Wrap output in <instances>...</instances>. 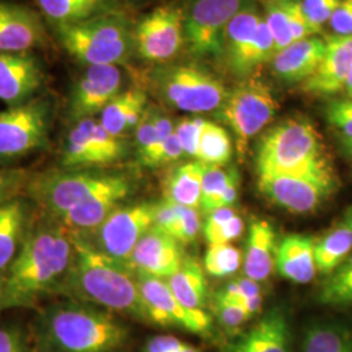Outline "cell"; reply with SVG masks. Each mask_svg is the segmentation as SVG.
I'll use <instances>...</instances> for the list:
<instances>
[{
  "mask_svg": "<svg viewBox=\"0 0 352 352\" xmlns=\"http://www.w3.org/2000/svg\"><path fill=\"white\" fill-rule=\"evenodd\" d=\"M54 30L63 50L87 67L126 63L135 51V29L118 13H102Z\"/></svg>",
  "mask_w": 352,
  "mask_h": 352,
  "instance_id": "obj_5",
  "label": "cell"
},
{
  "mask_svg": "<svg viewBox=\"0 0 352 352\" xmlns=\"http://www.w3.org/2000/svg\"><path fill=\"white\" fill-rule=\"evenodd\" d=\"M177 352H200L199 351V349H196V347H193V346H190V344H184L183 346V349L182 350H179Z\"/></svg>",
  "mask_w": 352,
  "mask_h": 352,
  "instance_id": "obj_58",
  "label": "cell"
},
{
  "mask_svg": "<svg viewBox=\"0 0 352 352\" xmlns=\"http://www.w3.org/2000/svg\"><path fill=\"white\" fill-rule=\"evenodd\" d=\"M286 8L289 14V30L294 42L312 37V30L302 13L299 0H286Z\"/></svg>",
  "mask_w": 352,
  "mask_h": 352,
  "instance_id": "obj_49",
  "label": "cell"
},
{
  "mask_svg": "<svg viewBox=\"0 0 352 352\" xmlns=\"http://www.w3.org/2000/svg\"><path fill=\"white\" fill-rule=\"evenodd\" d=\"M261 17L254 4L247 3L228 23L223 36V51H226L228 63L232 71L245 76V63L256 37Z\"/></svg>",
  "mask_w": 352,
  "mask_h": 352,
  "instance_id": "obj_25",
  "label": "cell"
},
{
  "mask_svg": "<svg viewBox=\"0 0 352 352\" xmlns=\"http://www.w3.org/2000/svg\"><path fill=\"white\" fill-rule=\"evenodd\" d=\"M265 21L274 38L276 55L285 50L294 42L289 30V14L286 8V0H266ZM274 55V56H276Z\"/></svg>",
  "mask_w": 352,
  "mask_h": 352,
  "instance_id": "obj_38",
  "label": "cell"
},
{
  "mask_svg": "<svg viewBox=\"0 0 352 352\" xmlns=\"http://www.w3.org/2000/svg\"><path fill=\"white\" fill-rule=\"evenodd\" d=\"M177 208L179 205L174 202L164 200L162 202L155 204L154 209V226L168 231V228L174 225L177 217Z\"/></svg>",
  "mask_w": 352,
  "mask_h": 352,
  "instance_id": "obj_53",
  "label": "cell"
},
{
  "mask_svg": "<svg viewBox=\"0 0 352 352\" xmlns=\"http://www.w3.org/2000/svg\"><path fill=\"white\" fill-rule=\"evenodd\" d=\"M157 84L166 102L186 113L213 111L228 96L219 80L192 65L166 69L158 76Z\"/></svg>",
  "mask_w": 352,
  "mask_h": 352,
  "instance_id": "obj_9",
  "label": "cell"
},
{
  "mask_svg": "<svg viewBox=\"0 0 352 352\" xmlns=\"http://www.w3.org/2000/svg\"><path fill=\"white\" fill-rule=\"evenodd\" d=\"M236 215V212L234 208L227 206V208H221L213 210L212 213L208 214V218L205 221L204 225V235H208L210 232H213L214 230L223 226L226 222H228L231 218H234Z\"/></svg>",
  "mask_w": 352,
  "mask_h": 352,
  "instance_id": "obj_55",
  "label": "cell"
},
{
  "mask_svg": "<svg viewBox=\"0 0 352 352\" xmlns=\"http://www.w3.org/2000/svg\"><path fill=\"white\" fill-rule=\"evenodd\" d=\"M184 258L182 244L164 230L153 226L138 243L128 265L136 273L167 280L180 269Z\"/></svg>",
  "mask_w": 352,
  "mask_h": 352,
  "instance_id": "obj_19",
  "label": "cell"
},
{
  "mask_svg": "<svg viewBox=\"0 0 352 352\" xmlns=\"http://www.w3.org/2000/svg\"><path fill=\"white\" fill-rule=\"evenodd\" d=\"M126 153L122 138L102 126L100 120L87 118L75 122L67 133L62 151L65 168H88L119 161Z\"/></svg>",
  "mask_w": 352,
  "mask_h": 352,
  "instance_id": "obj_13",
  "label": "cell"
},
{
  "mask_svg": "<svg viewBox=\"0 0 352 352\" xmlns=\"http://www.w3.org/2000/svg\"><path fill=\"white\" fill-rule=\"evenodd\" d=\"M344 225L346 226L350 227L352 230V208L349 210V213H347V217H346V221H344Z\"/></svg>",
  "mask_w": 352,
  "mask_h": 352,
  "instance_id": "obj_59",
  "label": "cell"
},
{
  "mask_svg": "<svg viewBox=\"0 0 352 352\" xmlns=\"http://www.w3.org/2000/svg\"><path fill=\"white\" fill-rule=\"evenodd\" d=\"M257 174L334 175L320 133L305 119H287L270 128L256 154Z\"/></svg>",
  "mask_w": 352,
  "mask_h": 352,
  "instance_id": "obj_4",
  "label": "cell"
},
{
  "mask_svg": "<svg viewBox=\"0 0 352 352\" xmlns=\"http://www.w3.org/2000/svg\"><path fill=\"white\" fill-rule=\"evenodd\" d=\"M327 119L344 139H352V100H337L327 107Z\"/></svg>",
  "mask_w": 352,
  "mask_h": 352,
  "instance_id": "obj_45",
  "label": "cell"
},
{
  "mask_svg": "<svg viewBox=\"0 0 352 352\" xmlns=\"http://www.w3.org/2000/svg\"><path fill=\"white\" fill-rule=\"evenodd\" d=\"M274 55H276L274 38L272 36L270 29L266 24L265 19L261 17L258 26H257V32H256V37L253 41L251 51H250L248 58H247L245 76L250 75L261 64L266 63L269 60H273Z\"/></svg>",
  "mask_w": 352,
  "mask_h": 352,
  "instance_id": "obj_39",
  "label": "cell"
},
{
  "mask_svg": "<svg viewBox=\"0 0 352 352\" xmlns=\"http://www.w3.org/2000/svg\"><path fill=\"white\" fill-rule=\"evenodd\" d=\"M278 273L294 283H309L317 273L315 240L305 235H289L278 245Z\"/></svg>",
  "mask_w": 352,
  "mask_h": 352,
  "instance_id": "obj_24",
  "label": "cell"
},
{
  "mask_svg": "<svg viewBox=\"0 0 352 352\" xmlns=\"http://www.w3.org/2000/svg\"><path fill=\"white\" fill-rule=\"evenodd\" d=\"M344 90H346V93H347L349 98H351L352 100V67L351 69H350L349 77H347V81H346V87H344Z\"/></svg>",
  "mask_w": 352,
  "mask_h": 352,
  "instance_id": "obj_56",
  "label": "cell"
},
{
  "mask_svg": "<svg viewBox=\"0 0 352 352\" xmlns=\"http://www.w3.org/2000/svg\"><path fill=\"white\" fill-rule=\"evenodd\" d=\"M214 311L219 322L228 330L238 329L240 325H243L245 321L251 318V316L248 315L240 305L225 300L219 296H217Z\"/></svg>",
  "mask_w": 352,
  "mask_h": 352,
  "instance_id": "obj_47",
  "label": "cell"
},
{
  "mask_svg": "<svg viewBox=\"0 0 352 352\" xmlns=\"http://www.w3.org/2000/svg\"><path fill=\"white\" fill-rule=\"evenodd\" d=\"M240 176L236 170L206 166L202 179L201 209L204 213L231 206L238 199Z\"/></svg>",
  "mask_w": 352,
  "mask_h": 352,
  "instance_id": "obj_30",
  "label": "cell"
},
{
  "mask_svg": "<svg viewBox=\"0 0 352 352\" xmlns=\"http://www.w3.org/2000/svg\"><path fill=\"white\" fill-rule=\"evenodd\" d=\"M72 234L63 226H43L28 232L20 252L0 278L4 308L33 307L55 291L74 260Z\"/></svg>",
  "mask_w": 352,
  "mask_h": 352,
  "instance_id": "obj_2",
  "label": "cell"
},
{
  "mask_svg": "<svg viewBox=\"0 0 352 352\" xmlns=\"http://www.w3.org/2000/svg\"><path fill=\"white\" fill-rule=\"evenodd\" d=\"M205 122L206 120H204L201 118H193V119L186 118L175 124L176 138L179 140L186 155L197 158L199 142H200Z\"/></svg>",
  "mask_w": 352,
  "mask_h": 352,
  "instance_id": "obj_43",
  "label": "cell"
},
{
  "mask_svg": "<svg viewBox=\"0 0 352 352\" xmlns=\"http://www.w3.org/2000/svg\"><path fill=\"white\" fill-rule=\"evenodd\" d=\"M45 81L46 69L33 52L0 54V101L10 107L36 98Z\"/></svg>",
  "mask_w": 352,
  "mask_h": 352,
  "instance_id": "obj_17",
  "label": "cell"
},
{
  "mask_svg": "<svg viewBox=\"0 0 352 352\" xmlns=\"http://www.w3.org/2000/svg\"><path fill=\"white\" fill-rule=\"evenodd\" d=\"M325 54L315 74L304 81L302 89L317 96L342 91L352 67V36H330L325 39Z\"/></svg>",
  "mask_w": 352,
  "mask_h": 352,
  "instance_id": "obj_21",
  "label": "cell"
},
{
  "mask_svg": "<svg viewBox=\"0 0 352 352\" xmlns=\"http://www.w3.org/2000/svg\"><path fill=\"white\" fill-rule=\"evenodd\" d=\"M71 234L75 244L74 260L55 291L72 300L148 321L138 273L126 263L97 250L84 235Z\"/></svg>",
  "mask_w": 352,
  "mask_h": 352,
  "instance_id": "obj_1",
  "label": "cell"
},
{
  "mask_svg": "<svg viewBox=\"0 0 352 352\" xmlns=\"http://www.w3.org/2000/svg\"><path fill=\"white\" fill-rule=\"evenodd\" d=\"M200 228L201 222L199 210L179 205L175 222L168 228L167 234H170L180 244H189L196 240Z\"/></svg>",
  "mask_w": 352,
  "mask_h": 352,
  "instance_id": "obj_40",
  "label": "cell"
},
{
  "mask_svg": "<svg viewBox=\"0 0 352 352\" xmlns=\"http://www.w3.org/2000/svg\"><path fill=\"white\" fill-rule=\"evenodd\" d=\"M30 174L21 168H0V205L16 197V193L25 188Z\"/></svg>",
  "mask_w": 352,
  "mask_h": 352,
  "instance_id": "obj_46",
  "label": "cell"
},
{
  "mask_svg": "<svg viewBox=\"0 0 352 352\" xmlns=\"http://www.w3.org/2000/svg\"><path fill=\"white\" fill-rule=\"evenodd\" d=\"M244 258L240 250L230 243L209 244L204 266L208 274L217 278L228 277L239 270Z\"/></svg>",
  "mask_w": 352,
  "mask_h": 352,
  "instance_id": "obj_37",
  "label": "cell"
},
{
  "mask_svg": "<svg viewBox=\"0 0 352 352\" xmlns=\"http://www.w3.org/2000/svg\"><path fill=\"white\" fill-rule=\"evenodd\" d=\"M330 28L336 36L350 37L352 36V0H342L336 12L333 13Z\"/></svg>",
  "mask_w": 352,
  "mask_h": 352,
  "instance_id": "obj_52",
  "label": "cell"
},
{
  "mask_svg": "<svg viewBox=\"0 0 352 352\" xmlns=\"http://www.w3.org/2000/svg\"><path fill=\"white\" fill-rule=\"evenodd\" d=\"M47 42L39 13L29 7L0 1V54L32 52Z\"/></svg>",
  "mask_w": 352,
  "mask_h": 352,
  "instance_id": "obj_18",
  "label": "cell"
},
{
  "mask_svg": "<svg viewBox=\"0 0 352 352\" xmlns=\"http://www.w3.org/2000/svg\"><path fill=\"white\" fill-rule=\"evenodd\" d=\"M206 164L200 161L180 164L164 177V200L182 206L200 209L201 206L202 179Z\"/></svg>",
  "mask_w": 352,
  "mask_h": 352,
  "instance_id": "obj_29",
  "label": "cell"
},
{
  "mask_svg": "<svg viewBox=\"0 0 352 352\" xmlns=\"http://www.w3.org/2000/svg\"><path fill=\"white\" fill-rule=\"evenodd\" d=\"M327 42L318 37H308L292 42L289 47L273 58L274 74L285 81H305L315 74L325 54Z\"/></svg>",
  "mask_w": 352,
  "mask_h": 352,
  "instance_id": "obj_22",
  "label": "cell"
},
{
  "mask_svg": "<svg viewBox=\"0 0 352 352\" xmlns=\"http://www.w3.org/2000/svg\"><path fill=\"white\" fill-rule=\"evenodd\" d=\"M3 309H6V308H4L3 302H1V300H0V314H1V311H3Z\"/></svg>",
  "mask_w": 352,
  "mask_h": 352,
  "instance_id": "obj_60",
  "label": "cell"
},
{
  "mask_svg": "<svg viewBox=\"0 0 352 352\" xmlns=\"http://www.w3.org/2000/svg\"><path fill=\"white\" fill-rule=\"evenodd\" d=\"M42 17L54 29L74 25L104 13L106 0H34Z\"/></svg>",
  "mask_w": 352,
  "mask_h": 352,
  "instance_id": "obj_32",
  "label": "cell"
},
{
  "mask_svg": "<svg viewBox=\"0 0 352 352\" xmlns=\"http://www.w3.org/2000/svg\"><path fill=\"white\" fill-rule=\"evenodd\" d=\"M243 231H244V222L239 215H235L223 226L205 235V239L209 244H223V243H230V241L239 239Z\"/></svg>",
  "mask_w": 352,
  "mask_h": 352,
  "instance_id": "obj_51",
  "label": "cell"
},
{
  "mask_svg": "<svg viewBox=\"0 0 352 352\" xmlns=\"http://www.w3.org/2000/svg\"><path fill=\"white\" fill-rule=\"evenodd\" d=\"M0 352H39L17 327H0Z\"/></svg>",
  "mask_w": 352,
  "mask_h": 352,
  "instance_id": "obj_48",
  "label": "cell"
},
{
  "mask_svg": "<svg viewBox=\"0 0 352 352\" xmlns=\"http://www.w3.org/2000/svg\"><path fill=\"white\" fill-rule=\"evenodd\" d=\"M226 352H289V327L286 316L272 309Z\"/></svg>",
  "mask_w": 352,
  "mask_h": 352,
  "instance_id": "obj_23",
  "label": "cell"
},
{
  "mask_svg": "<svg viewBox=\"0 0 352 352\" xmlns=\"http://www.w3.org/2000/svg\"><path fill=\"white\" fill-rule=\"evenodd\" d=\"M128 334L113 316L71 299L39 314L36 347L39 352H116L124 347Z\"/></svg>",
  "mask_w": 352,
  "mask_h": 352,
  "instance_id": "obj_3",
  "label": "cell"
},
{
  "mask_svg": "<svg viewBox=\"0 0 352 352\" xmlns=\"http://www.w3.org/2000/svg\"><path fill=\"white\" fill-rule=\"evenodd\" d=\"M302 352H352V333L336 322H316L305 331Z\"/></svg>",
  "mask_w": 352,
  "mask_h": 352,
  "instance_id": "obj_34",
  "label": "cell"
},
{
  "mask_svg": "<svg viewBox=\"0 0 352 352\" xmlns=\"http://www.w3.org/2000/svg\"><path fill=\"white\" fill-rule=\"evenodd\" d=\"M342 0H300L302 13L309 24L312 34L318 33L324 24L330 21Z\"/></svg>",
  "mask_w": 352,
  "mask_h": 352,
  "instance_id": "obj_42",
  "label": "cell"
},
{
  "mask_svg": "<svg viewBox=\"0 0 352 352\" xmlns=\"http://www.w3.org/2000/svg\"><path fill=\"white\" fill-rule=\"evenodd\" d=\"M247 4V0H195L184 14V34L192 52L214 56L223 51L228 23Z\"/></svg>",
  "mask_w": 352,
  "mask_h": 352,
  "instance_id": "obj_14",
  "label": "cell"
},
{
  "mask_svg": "<svg viewBox=\"0 0 352 352\" xmlns=\"http://www.w3.org/2000/svg\"><path fill=\"white\" fill-rule=\"evenodd\" d=\"M277 235L273 226L264 219L254 221L247 240L244 273L245 277L263 282L272 274L277 257Z\"/></svg>",
  "mask_w": 352,
  "mask_h": 352,
  "instance_id": "obj_26",
  "label": "cell"
},
{
  "mask_svg": "<svg viewBox=\"0 0 352 352\" xmlns=\"http://www.w3.org/2000/svg\"><path fill=\"white\" fill-rule=\"evenodd\" d=\"M343 146H344L346 151L349 153V155L352 157V139H344V141H343Z\"/></svg>",
  "mask_w": 352,
  "mask_h": 352,
  "instance_id": "obj_57",
  "label": "cell"
},
{
  "mask_svg": "<svg viewBox=\"0 0 352 352\" xmlns=\"http://www.w3.org/2000/svg\"><path fill=\"white\" fill-rule=\"evenodd\" d=\"M186 343L171 336H158L151 338L142 352H177Z\"/></svg>",
  "mask_w": 352,
  "mask_h": 352,
  "instance_id": "obj_54",
  "label": "cell"
},
{
  "mask_svg": "<svg viewBox=\"0 0 352 352\" xmlns=\"http://www.w3.org/2000/svg\"><path fill=\"white\" fill-rule=\"evenodd\" d=\"M184 155L186 154L174 132L168 139L164 140V142L155 146L151 153L139 158V161L146 167H161L177 162Z\"/></svg>",
  "mask_w": 352,
  "mask_h": 352,
  "instance_id": "obj_41",
  "label": "cell"
},
{
  "mask_svg": "<svg viewBox=\"0 0 352 352\" xmlns=\"http://www.w3.org/2000/svg\"><path fill=\"white\" fill-rule=\"evenodd\" d=\"M337 188L334 175L264 174L258 175V189L266 199L291 213L317 210Z\"/></svg>",
  "mask_w": 352,
  "mask_h": 352,
  "instance_id": "obj_10",
  "label": "cell"
},
{
  "mask_svg": "<svg viewBox=\"0 0 352 352\" xmlns=\"http://www.w3.org/2000/svg\"><path fill=\"white\" fill-rule=\"evenodd\" d=\"M176 299L190 309H204L206 305L208 285L199 263L187 257L180 269L166 280Z\"/></svg>",
  "mask_w": 352,
  "mask_h": 352,
  "instance_id": "obj_31",
  "label": "cell"
},
{
  "mask_svg": "<svg viewBox=\"0 0 352 352\" xmlns=\"http://www.w3.org/2000/svg\"><path fill=\"white\" fill-rule=\"evenodd\" d=\"M318 300L327 307L352 308V252L327 276L318 292Z\"/></svg>",
  "mask_w": 352,
  "mask_h": 352,
  "instance_id": "obj_36",
  "label": "cell"
},
{
  "mask_svg": "<svg viewBox=\"0 0 352 352\" xmlns=\"http://www.w3.org/2000/svg\"><path fill=\"white\" fill-rule=\"evenodd\" d=\"M261 295V289L256 280L251 278H239L232 280L227 285L226 289L218 294V296L230 299V300H239L244 298H252Z\"/></svg>",
  "mask_w": 352,
  "mask_h": 352,
  "instance_id": "obj_50",
  "label": "cell"
},
{
  "mask_svg": "<svg viewBox=\"0 0 352 352\" xmlns=\"http://www.w3.org/2000/svg\"><path fill=\"white\" fill-rule=\"evenodd\" d=\"M123 76L119 65H88L71 90L67 113L72 123L93 118L120 94Z\"/></svg>",
  "mask_w": 352,
  "mask_h": 352,
  "instance_id": "obj_16",
  "label": "cell"
},
{
  "mask_svg": "<svg viewBox=\"0 0 352 352\" xmlns=\"http://www.w3.org/2000/svg\"><path fill=\"white\" fill-rule=\"evenodd\" d=\"M184 41V13L164 6L148 13L135 28V51L144 60L161 63L174 58Z\"/></svg>",
  "mask_w": 352,
  "mask_h": 352,
  "instance_id": "obj_15",
  "label": "cell"
},
{
  "mask_svg": "<svg viewBox=\"0 0 352 352\" xmlns=\"http://www.w3.org/2000/svg\"><path fill=\"white\" fill-rule=\"evenodd\" d=\"M148 97L141 89H129L116 96L100 113L102 126L116 138L139 126L146 111Z\"/></svg>",
  "mask_w": 352,
  "mask_h": 352,
  "instance_id": "obj_28",
  "label": "cell"
},
{
  "mask_svg": "<svg viewBox=\"0 0 352 352\" xmlns=\"http://www.w3.org/2000/svg\"><path fill=\"white\" fill-rule=\"evenodd\" d=\"M352 252V230L344 223L315 241L317 272L329 276Z\"/></svg>",
  "mask_w": 352,
  "mask_h": 352,
  "instance_id": "obj_33",
  "label": "cell"
},
{
  "mask_svg": "<svg viewBox=\"0 0 352 352\" xmlns=\"http://www.w3.org/2000/svg\"><path fill=\"white\" fill-rule=\"evenodd\" d=\"M26 204L13 197L0 205V278L12 264L26 236Z\"/></svg>",
  "mask_w": 352,
  "mask_h": 352,
  "instance_id": "obj_27",
  "label": "cell"
},
{
  "mask_svg": "<svg viewBox=\"0 0 352 352\" xmlns=\"http://www.w3.org/2000/svg\"><path fill=\"white\" fill-rule=\"evenodd\" d=\"M54 102L36 97L0 111V158L13 160L46 146Z\"/></svg>",
  "mask_w": 352,
  "mask_h": 352,
  "instance_id": "obj_8",
  "label": "cell"
},
{
  "mask_svg": "<svg viewBox=\"0 0 352 352\" xmlns=\"http://www.w3.org/2000/svg\"><path fill=\"white\" fill-rule=\"evenodd\" d=\"M277 110L272 89L258 77L248 78L227 96L221 116L235 135L240 158L245 155L250 140L272 122Z\"/></svg>",
  "mask_w": 352,
  "mask_h": 352,
  "instance_id": "obj_7",
  "label": "cell"
},
{
  "mask_svg": "<svg viewBox=\"0 0 352 352\" xmlns=\"http://www.w3.org/2000/svg\"><path fill=\"white\" fill-rule=\"evenodd\" d=\"M161 142L157 128L153 119V109H146L140 120L139 126H136V145H138V154L139 158L151 153L155 146Z\"/></svg>",
  "mask_w": 352,
  "mask_h": 352,
  "instance_id": "obj_44",
  "label": "cell"
},
{
  "mask_svg": "<svg viewBox=\"0 0 352 352\" xmlns=\"http://www.w3.org/2000/svg\"><path fill=\"white\" fill-rule=\"evenodd\" d=\"M132 192V184L124 175L118 176L111 186L103 189L78 204L68 213L59 218L62 226L74 232L84 235L88 231H96Z\"/></svg>",
  "mask_w": 352,
  "mask_h": 352,
  "instance_id": "obj_20",
  "label": "cell"
},
{
  "mask_svg": "<svg viewBox=\"0 0 352 352\" xmlns=\"http://www.w3.org/2000/svg\"><path fill=\"white\" fill-rule=\"evenodd\" d=\"M138 279L148 321L160 327H180L193 334L212 337L213 320L205 309H190L183 305L164 279L141 273H138Z\"/></svg>",
  "mask_w": 352,
  "mask_h": 352,
  "instance_id": "obj_11",
  "label": "cell"
},
{
  "mask_svg": "<svg viewBox=\"0 0 352 352\" xmlns=\"http://www.w3.org/2000/svg\"><path fill=\"white\" fill-rule=\"evenodd\" d=\"M232 155V142L223 126L205 122L199 142L197 161L206 166H226Z\"/></svg>",
  "mask_w": 352,
  "mask_h": 352,
  "instance_id": "obj_35",
  "label": "cell"
},
{
  "mask_svg": "<svg viewBox=\"0 0 352 352\" xmlns=\"http://www.w3.org/2000/svg\"><path fill=\"white\" fill-rule=\"evenodd\" d=\"M153 202L119 206L96 231L97 250L120 263L128 264L141 238L154 226Z\"/></svg>",
  "mask_w": 352,
  "mask_h": 352,
  "instance_id": "obj_12",
  "label": "cell"
},
{
  "mask_svg": "<svg viewBox=\"0 0 352 352\" xmlns=\"http://www.w3.org/2000/svg\"><path fill=\"white\" fill-rule=\"evenodd\" d=\"M118 176L84 168H65L30 176L25 189L32 200L59 219L78 204L111 186Z\"/></svg>",
  "mask_w": 352,
  "mask_h": 352,
  "instance_id": "obj_6",
  "label": "cell"
}]
</instances>
